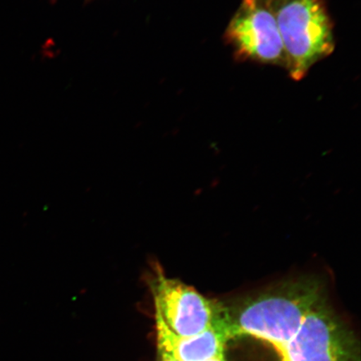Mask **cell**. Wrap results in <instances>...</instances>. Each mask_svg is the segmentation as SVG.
I'll return each instance as SVG.
<instances>
[{"instance_id": "cell-1", "label": "cell", "mask_w": 361, "mask_h": 361, "mask_svg": "<svg viewBox=\"0 0 361 361\" xmlns=\"http://www.w3.org/2000/svg\"><path fill=\"white\" fill-rule=\"evenodd\" d=\"M324 298L319 279L300 277L235 301L222 302L226 332L229 340L250 336L276 349L292 340L306 315Z\"/></svg>"}, {"instance_id": "cell-2", "label": "cell", "mask_w": 361, "mask_h": 361, "mask_svg": "<svg viewBox=\"0 0 361 361\" xmlns=\"http://www.w3.org/2000/svg\"><path fill=\"white\" fill-rule=\"evenodd\" d=\"M281 33L286 71L296 81L336 49L334 21L324 0H269Z\"/></svg>"}, {"instance_id": "cell-3", "label": "cell", "mask_w": 361, "mask_h": 361, "mask_svg": "<svg viewBox=\"0 0 361 361\" xmlns=\"http://www.w3.org/2000/svg\"><path fill=\"white\" fill-rule=\"evenodd\" d=\"M147 281L155 316L176 335L194 336L211 328H224L222 302L207 299L193 287L166 276L159 264L152 265Z\"/></svg>"}, {"instance_id": "cell-4", "label": "cell", "mask_w": 361, "mask_h": 361, "mask_svg": "<svg viewBox=\"0 0 361 361\" xmlns=\"http://www.w3.org/2000/svg\"><path fill=\"white\" fill-rule=\"evenodd\" d=\"M287 361H360L359 343L348 326L319 301L287 345L276 348Z\"/></svg>"}, {"instance_id": "cell-5", "label": "cell", "mask_w": 361, "mask_h": 361, "mask_svg": "<svg viewBox=\"0 0 361 361\" xmlns=\"http://www.w3.org/2000/svg\"><path fill=\"white\" fill-rule=\"evenodd\" d=\"M224 38L237 61L286 69L281 35L269 0H241Z\"/></svg>"}, {"instance_id": "cell-6", "label": "cell", "mask_w": 361, "mask_h": 361, "mask_svg": "<svg viewBox=\"0 0 361 361\" xmlns=\"http://www.w3.org/2000/svg\"><path fill=\"white\" fill-rule=\"evenodd\" d=\"M157 341L160 356L178 361H209L224 358V348L229 338L224 328L214 327L197 336L176 335L155 316Z\"/></svg>"}, {"instance_id": "cell-7", "label": "cell", "mask_w": 361, "mask_h": 361, "mask_svg": "<svg viewBox=\"0 0 361 361\" xmlns=\"http://www.w3.org/2000/svg\"><path fill=\"white\" fill-rule=\"evenodd\" d=\"M160 361H178V360H176L171 359L170 357H166V356H161Z\"/></svg>"}, {"instance_id": "cell-8", "label": "cell", "mask_w": 361, "mask_h": 361, "mask_svg": "<svg viewBox=\"0 0 361 361\" xmlns=\"http://www.w3.org/2000/svg\"><path fill=\"white\" fill-rule=\"evenodd\" d=\"M209 361H225V359H215V360H209Z\"/></svg>"}, {"instance_id": "cell-9", "label": "cell", "mask_w": 361, "mask_h": 361, "mask_svg": "<svg viewBox=\"0 0 361 361\" xmlns=\"http://www.w3.org/2000/svg\"><path fill=\"white\" fill-rule=\"evenodd\" d=\"M85 1L90 2V1H92V0H85Z\"/></svg>"}, {"instance_id": "cell-10", "label": "cell", "mask_w": 361, "mask_h": 361, "mask_svg": "<svg viewBox=\"0 0 361 361\" xmlns=\"http://www.w3.org/2000/svg\"><path fill=\"white\" fill-rule=\"evenodd\" d=\"M282 361H287V360H282Z\"/></svg>"}]
</instances>
